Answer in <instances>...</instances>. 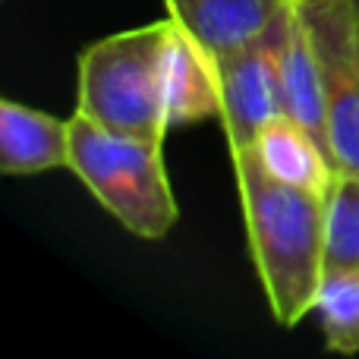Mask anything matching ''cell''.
<instances>
[{"label": "cell", "mask_w": 359, "mask_h": 359, "mask_svg": "<svg viewBox=\"0 0 359 359\" xmlns=\"http://www.w3.org/2000/svg\"><path fill=\"white\" fill-rule=\"evenodd\" d=\"M208 117H221L217 60L174 22L168 41V126L180 130Z\"/></svg>", "instance_id": "8"}, {"label": "cell", "mask_w": 359, "mask_h": 359, "mask_svg": "<svg viewBox=\"0 0 359 359\" xmlns=\"http://www.w3.org/2000/svg\"><path fill=\"white\" fill-rule=\"evenodd\" d=\"M69 170L139 240H164L180 208L164 168L161 139L114 133L95 120L69 117Z\"/></svg>", "instance_id": "3"}, {"label": "cell", "mask_w": 359, "mask_h": 359, "mask_svg": "<svg viewBox=\"0 0 359 359\" xmlns=\"http://www.w3.org/2000/svg\"><path fill=\"white\" fill-rule=\"evenodd\" d=\"M280 76H284V114L290 120H297L322 145L325 155L334 161L331 133H328V107H325V88H322V67H318L316 44H312L309 25H306L299 6H293L284 60H280Z\"/></svg>", "instance_id": "9"}, {"label": "cell", "mask_w": 359, "mask_h": 359, "mask_svg": "<svg viewBox=\"0 0 359 359\" xmlns=\"http://www.w3.org/2000/svg\"><path fill=\"white\" fill-rule=\"evenodd\" d=\"M297 6V0H293ZM293 6L278 16L255 41L217 60L221 76V123L227 151L249 149L271 120L284 117V44L290 32Z\"/></svg>", "instance_id": "5"}, {"label": "cell", "mask_w": 359, "mask_h": 359, "mask_svg": "<svg viewBox=\"0 0 359 359\" xmlns=\"http://www.w3.org/2000/svg\"><path fill=\"white\" fill-rule=\"evenodd\" d=\"M249 149L255 151L259 164L274 180L299 186V189H312L318 196H328L337 174H341L334 161L325 155L322 145L287 114L271 120Z\"/></svg>", "instance_id": "10"}, {"label": "cell", "mask_w": 359, "mask_h": 359, "mask_svg": "<svg viewBox=\"0 0 359 359\" xmlns=\"http://www.w3.org/2000/svg\"><path fill=\"white\" fill-rule=\"evenodd\" d=\"M325 268H359V174H337L325 198Z\"/></svg>", "instance_id": "12"}, {"label": "cell", "mask_w": 359, "mask_h": 359, "mask_svg": "<svg viewBox=\"0 0 359 359\" xmlns=\"http://www.w3.org/2000/svg\"><path fill=\"white\" fill-rule=\"evenodd\" d=\"M168 16L192 35L215 60L246 48L293 0H164Z\"/></svg>", "instance_id": "6"}, {"label": "cell", "mask_w": 359, "mask_h": 359, "mask_svg": "<svg viewBox=\"0 0 359 359\" xmlns=\"http://www.w3.org/2000/svg\"><path fill=\"white\" fill-rule=\"evenodd\" d=\"M322 67L331 155L341 174H359V35L353 0H297Z\"/></svg>", "instance_id": "4"}, {"label": "cell", "mask_w": 359, "mask_h": 359, "mask_svg": "<svg viewBox=\"0 0 359 359\" xmlns=\"http://www.w3.org/2000/svg\"><path fill=\"white\" fill-rule=\"evenodd\" d=\"M174 19L114 32L79 54L76 114L114 133L161 139L168 126V41Z\"/></svg>", "instance_id": "2"}, {"label": "cell", "mask_w": 359, "mask_h": 359, "mask_svg": "<svg viewBox=\"0 0 359 359\" xmlns=\"http://www.w3.org/2000/svg\"><path fill=\"white\" fill-rule=\"evenodd\" d=\"M236 170L249 252L278 325L312 316L325 274V198L312 189L280 183L259 164L252 149L230 151Z\"/></svg>", "instance_id": "1"}, {"label": "cell", "mask_w": 359, "mask_h": 359, "mask_svg": "<svg viewBox=\"0 0 359 359\" xmlns=\"http://www.w3.org/2000/svg\"><path fill=\"white\" fill-rule=\"evenodd\" d=\"M353 13H356V35H359V0H353Z\"/></svg>", "instance_id": "13"}, {"label": "cell", "mask_w": 359, "mask_h": 359, "mask_svg": "<svg viewBox=\"0 0 359 359\" xmlns=\"http://www.w3.org/2000/svg\"><path fill=\"white\" fill-rule=\"evenodd\" d=\"M69 168V120L19 101H0V170L6 177H35Z\"/></svg>", "instance_id": "7"}, {"label": "cell", "mask_w": 359, "mask_h": 359, "mask_svg": "<svg viewBox=\"0 0 359 359\" xmlns=\"http://www.w3.org/2000/svg\"><path fill=\"white\" fill-rule=\"evenodd\" d=\"M312 312L331 353H359V268H325Z\"/></svg>", "instance_id": "11"}]
</instances>
